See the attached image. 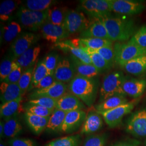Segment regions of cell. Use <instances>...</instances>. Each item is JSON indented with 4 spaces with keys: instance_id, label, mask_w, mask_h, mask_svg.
Instances as JSON below:
<instances>
[{
    "instance_id": "obj_1",
    "label": "cell",
    "mask_w": 146,
    "mask_h": 146,
    "mask_svg": "<svg viewBox=\"0 0 146 146\" xmlns=\"http://www.w3.org/2000/svg\"><path fill=\"white\" fill-rule=\"evenodd\" d=\"M104 24L111 41L123 42L128 40L136 33L135 23L131 19L110 16L100 18Z\"/></svg>"
},
{
    "instance_id": "obj_2",
    "label": "cell",
    "mask_w": 146,
    "mask_h": 146,
    "mask_svg": "<svg viewBox=\"0 0 146 146\" xmlns=\"http://www.w3.org/2000/svg\"><path fill=\"white\" fill-rule=\"evenodd\" d=\"M68 89L86 106L92 107L96 98L98 85L94 78L76 75L69 82Z\"/></svg>"
},
{
    "instance_id": "obj_3",
    "label": "cell",
    "mask_w": 146,
    "mask_h": 146,
    "mask_svg": "<svg viewBox=\"0 0 146 146\" xmlns=\"http://www.w3.org/2000/svg\"><path fill=\"white\" fill-rule=\"evenodd\" d=\"M125 77L120 71L111 72L104 76L100 91V103L115 95L126 96L122 89Z\"/></svg>"
},
{
    "instance_id": "obj_4",
    "label": "cell",
    "mask_w": 146,
    "mask_h": 146,
    "mask_svg": "<svg viewBox=\"0 0 146 146\" xmlns=\"http://www.w3.org/2000/svg\"><path fill=\"white\" fill-rule=\"evenodd\" d=\"M16 17L22 28L29 31H37L41 29L46 22L48 11H31L22 5L17 10Z\"/></svg>"
},
{
    "instance_id": "obj_5",
    "label": "cell",
    "mask_w": 146,
    "mask_h": 146,
    "mask_svg": "<svg viewBox=\"0 0 146 146\" xmlns=\"http://www.w3.org/2000/svg\"><path fill=\"white\" fill-rule=\"evenodd\" d=\"M114 49L115 63L121 67L131 60L146 54V49L139 46L131 40L126 43L116 42Z\"/></svg>"
},
{
    "instance_id": "obj_6",
    "label": "cell",
    "mask_w": 146,
    "mask_h": 146,
    "mask_svg": "<svg viewBox=\"0 0 146 146\" xmlns=\"http://www.w3.org/2000/svg\"><path fill=\"white\" fill-rule=\"evenodd\" d=\"M90 21L80 11L68 10L62 26L69 35L80 33L88 29Z\"/></svg>"
},
{
    "instance_id": "obj_7",
    "label": "cell",
    "mask_w": 146,
    "mask_h": 146,
    "mask_svg": "<svg viewBox=\"0 0 146 146\" xmlns=\"http://www.w3.org/2000/svg\"><path fill=\"white\" fill-rule=\"evenodd\" d=\"M79 8L92 17L108 16L112 11L111 0H82Z\"/></svg>"
},
{
    "instance_id": "obj_8",
    "label": "cell",
    "mask_w": 146,
    "mask_h": 146,
    "mask_svg": "<svg viewBox=\"0 0 146 146\" xmlns=\"http://www.w3.org/2000/svg\"><path fill=\"white\" fill-rule=\"evenodd\" d=\"M40 35L31 32H23L12 42L11 55L15 60L20 57L36 43Z\"/></svg>"
},
{
    "instance_id": "obj_9",
    "label": "cell",
    "mask_w": 146,
    "mask_h": 146,
    "mask_svg": "<svg viewBox=\"0 0 146 146\" xmlns=\"http://www.w3.org/2000/svg\"><path fill=\"white\" fill-rule=\"evenodd\" d=\"M135 102H127L115 108L113 110L100 113L102 116L107 125L110 128H115L119 125L123 117L131 113L135 106Z\"/></svg>"
},
{
    "instance_id": "obj_10",
    "label": "cell",
    "mask_w": 146,
    "mask_h": 146,
    "mask_svg": "<svg viewBox=\"0 0 146 146\" xmlns=\"http://www.w3.org/2000/svg\"><path fill=\"white\" fill-rule=\"evenodd\" d=\"M126 131L136 137L146 136V108L133 113L128 119Z\"/></svg>"
},
{
    "instance_id": "obj_11",
    "label": "cell",
    "mask_w": 146,
    "mask_h": 146,
    "mask_svg": "<svg viewBox=\"0 0 146 146\" xmlns=\"http://www.w3.org/2000/svg\"><path fill=\"white\" fill-rule=\"evenodd\" d=\"M111 5L112 11L127 15L140 14L145 8L141 2L129 0H111Z\"/></svg>"
},
{
    "instance_id": "obj_12",
    "label": "cell",
    "mask_w": 146,
    "mask_h": 146,
    "mask_svg": "<svg viewBox=\"0 0 146 146\" xmlns=\"http://www.w3.org/2000/svg\"><path fill=\"white\" fill-rule=\"evenodd\" d=\"M53 75L56 81L64 84L70 82L76 75L70 59L60 58Z\"/></svg>"
},
{
    "instance_id": "obj_13",
    "label": "cell",
    "mask_w": 146,
    "mask_h": 146,
    "mask_svg": "<svg viewBox=\"0 0 146 146\" xmlns=\"http://www.w3.org/2000/svg\"><path fill=\"white\" fill-rule=\"evenodd\" d=\"M67 86L66 84L56 81L51 86L47 88L34 90L30 94L29 98L30 100H32L41 97H47L58 100L67 93Z\"/></svg>"
},
{
    "instance_id": "obj_14",
    "label": "cell",
    "mask_w": 146,
    "mask_h": 146,
    "mask_svg": "<svg viewBox=\"0 0 146 146\" xmlns=\"http://www.w3.org/2000/svg\"><path fill=\"white\" fill-rule=\"evenodd\" d=\"M55 46L63 51L70 52L71 55L77 58L84 63L92 64L88 54L80 46V43H76L73 40H67L56 43Z\"/></svg>"
},
{
    "instance_id": "obj_15",
    "label": "cell",
    "mask_w": 146,
    "mask_h": 146,
    "mask_svg": "<svg viewBox=\"0 0 146 146\" xmlns=\"http://www.w3.org/2000/svg\"><path fill=\"white\" fill-rule=\"evenodd\" d=\"M87 116L86 111L83 110L68 112L66 115L60 132L70 133L77 130L81 125H83Z\"/></svg>"
},
{
    "instance_id": "obj_16",
    "label": "cell",
    "mask_w": 146,
    "mask_h": 146,
    "mask_svg": "<svg viewBox=\"0 0 146 146\" xmlns=\"http://www.w3.org/2000/svg\"><path fill=\"white\" fill-rule=\"evenodd\" d=\"M41 31L42 37L52 43L61 42L69 36L63 27L55 25L47 21L41 28Z\"/></svg>"
},
{
    "instance_id": "obj_17",
    "label": "cell",
    "mask_w": 146,
    "mask_h": 146,
    "mask_svg": "<svg viewBox=\"0 0 146 146\" xmlns=\"http://www.w3.org/2000/svg\"><path fill=\"white\" fill-rule=\"evenodd\" d=\"M87 29L80 34V38H99L109 39V36L103 22L100 18L92 17Z\"/></svg>"
},
{
    "instance_id": "obj_18",
    "label": "cell",
    "mask_w": 146,
    "mask_h": 146,
    "mask_svg": "<svg viewBox=\"0 0 146 146\" xmlns=\"http://www.w3.org/2000/svg\"><path fill=\"white\" fill-rule=\"evenodd\" d=\"M146 89V79L129 78L125 76L122 89L126 95L134 99L141 96Z\"/></svg>"
},
{
    "instance_id": "obj_19",
    "label": "cell",
    "mask_w": 146,
    "mask_h": 146,
    "mask_svg": "<svg viewBox=\"0 0 146 146\" xmlns=\"http://www.w3.org/2000/svg\"><path fill=\"white\" fill-rule=\"evenodd\" d=\"M84 108V103L72 93H66L58 100L56 106V109L61 110L66 113L83 110Z\"/></svg>"
},
{
    "instance_id": "obj_20",
    "label": "cell",
    "mask_w": 146,
    "mask_h": 146,
    "mask_svg": "<svg viewBox=\"0 0 146 146\" xmlns=\"http://www.w3.org/2000/svg\"><path fill=\"white\" fill-rule=\"evenodd\" d=\"M103 125V120L96 110L91 111L87 116L82 127L81 134L90 135L100 131Z\"/></svg>"
},
{
    "instance_id": "obj_21",
    "label": "cell",
    "mask_w": 146,
    "mask_h": 146,
    "mask_svg": "<svg viewBox=\"0 0 146 146\" xmlns=\"http://www.w3.org/2000/svg\"><path fill=\"white\" fill-rule=\"evenodd\" d=\"M0 99L2 104L22 98L23 94L17 84H8L2 82L0 86Z\"/></svg>"
},
{
    "instance_id": "obj_22",
    "label": "cell",
    "mask_w": 146,
    "mask_h": 146,
    "mask_svg": "<svg viewBox=\"0 0 146 146\" xmlns=\"http://www.w3.org/2000/svg\"><path fill=\"white\" fill-rule=\"evenodd\" d=\"M40 52L41 47L39 45L33 46L16 59V62L22 68L23 72L27 69L34 67Z\"/></svg>"
},
{
    "instance_id": "obj_23",
    "label": "cell",
    "mask_w": 146,
    "mask_h": 146,
    "mask_svg": "<svg viewBox=\"0 0 146 146\" xmlns=\"http://www.w3.org/2000/svg\"><path fill=\"white\" fill-rule=\"evenodd\" d=\"M70 60L75 68L76 75L93 78L100 74L99 72L93 64H89L82 62L72 55L70 56Z\"/></svg>"
},
{
    "instance_id": "obj_24",
    "label": "cell",
    "mask_w": 146,
    "mask_h": 146,
    "mask_svg": "<svg viewBox=\"0 0 146 146\" xmlns=\"http://www.w3.org/2000/svg\"><path fill=\"white\" fill-rule=\"evenodd\" d=\"M25 119L33 133L35 135H39L43 131L46 130L49 117H41L26 112Z\"/></svg>"
},
{
    "instance_id": "obj_25",
    "label": "cell",
    "mask_w": 146,
    "mask_h": 146,
    "mask_svg": "<svg viewBox=\"0 0 146 146\" xmlns=\"http://www.w3.org/2000/svg\"><path fill=\"white\" fill-rule=\"evenodd\" d=\"M122 67L127 73L134 75H139L146 73V54L125 63Z\"/></svg>"
},
{
    "instance_id": "obj_26",
    "label": "cell",
    "mask_w": 146,
    "mask_h": 146,
    "mask_svg": "<svg viewBox=\"0 0 146 146\" xmlns=\"http://www.w3.org/2000/svg\"><path fill=\"white\" fill-rule=\"evenodd\" d=\"M21 25L15 21L10 20L2 28V40L5 43L13 42L22 33Z\"/></svg>"
},
{
    "instance_id": "obj_27",
    "label": "cell",
    "mask_w": 146,
    "mask_h": 146,
    "mask_svg": "<svg viewBox=\"0 0 146 146\" xmlns=\"http://www.w3.org/2000/svg\"><path fill=\"white\" fill-rule=\"evenodd\" d=\"M128 102L125 96L122 95H115L105 100L104 101L96 105L95 110L98 113H102L115 108Z\"/></svg>"
},
{
    "instance_id": "obj_28",
    "label": "cell",
    "mask_w": 146,
    "mask_h": 146,
    "mask_svg": "<svg viewBox=\"0 0 146 146\" xmlns=\"http://www.w3.org/2000/svg\"><path fill=\"white\" fill-rule=\"evenodd\" d=\"M22 99V98H20L18 99L1 104V117L5 121L17 115L21 107Z\"/></svg>"
},
{
    "instance_id": "obj_29",
    "label": "cell",
    "mask_w": 146,
    "mask_h": 146,
    "mask_svg": "<svg viewBox=\"0 0 146 146\" xmlns=\"http://www.w3.org/2000/svg\"><path fill=\"white\" fill-rule=\"evenodd\" d=\"M4 122L3 137L13 139L21 133L22 126L17 115L4 121Z\"/></svg>"
},
{
    "instance_id": "obj_30",
    "label": "cell",
    "mask_w": 146,
    "mask_h": 146,
    "mask_svg": "<svg viewBox=\"0 0 146 146\" xmlns=\"http://www.w3.org/2000/svg\"><path fill=\"white\" fill-rule=\"evenodd\" d=\"M67 113L61 110H54L49 117L46 130L49 132L60 131Z\"/></svg>"
},
{
    "instance_id": "obj_31",
    "label": "cell",
    "mask_w": 146,
    "mask_h": 146,
    "mask_svg": "<svg viewBox=\"0 0 146 146\" xmlns=\"http://www.w3.org/2000/svg\"><path fill=\"white\" fill-rule=\"evenodd\" d=\"M68 11V8L66 7H53L48 10L47 22L62 26Z\"/></svg>"
},
{
    "instance_id": "obj_32",
    "label": "cell",
    "mask_w": 146,
    "mask_h": 146,
    "mask_svg": "<svg viewBox=\"0 0 146 146\" xmlns=\"http://www.w3.org/2000/svg\"><path fill=\"white\" fill-rule=\"evenodd\" d=\"M56 1L52 0H27L25 1L23 7L31 11H44L51 8Z\"/></svg>"
},
{
    "instance_id": "obj_33",
    "label": "cell",
    "mask_w": 146,
    "mask_h": 146,
    "mask_svg": "<svg viewBox=\"0 0 146 146\" xmlns=\"http://www.w3.org/2000/svg\"><path fill=\"white\" fill-rule=\"evenodd\" d=\"M21 1L5 0L3 1L0 5V19L3 22L10 21L11 16L15 11Z\"/></svg>"
},
{
    "instance_id": "obj_34",
    "label": "cell",
    "mask_w": 146,
    "mask_h": 146,
    "mask_svg": "<svg viewBox=\"0 0 146 146\" xmlns=\"http://www.w3.org/2000/svg\"><path fill=\"white\" fill-rule=\"evenodd\" d=\"M80 41L84 48L96 50L104 47L113 46V41L109 39L99 38H79Z\"/></svg>"
},
{
    "instance_id": "obj_35",
    "label": "cell",
    "mask_w": 146,
    "mask_h": 146,
    "mask_svg": "<svg viewBox=\"0 0 146 146\" xmlns=\"http://www.w3.org/2000/svg\"><path fill=\"white\" fill-rule=\"evenodd\" d=\"M83 49L88 54L91 58L92 64L97 69L100 73L109 70L112 67L99 53L87 48H84Z\"/></svg>"
},
{
    "instance_id": "obj_36",
    "label": "cell",
    "mask_w": 146,
    "mask_h": 146,
    "mask_svg": "<svg viewBox=\"0 0 146 146\" xmlns=\"http://www.w3.org/2000/svg\"><path fill=\"white\" fill-rule=\"evenodd\" d=\"M81 142L80 135L68 136L49 142L46 146H79Z\"/></svg>"
},
{
    "instance_id": "obj_37",
    "label": "cell",
    "mask_w": 146,
    "mask_h": 146,
    "mask_svg": "<svg viewBox=\"0 0 146 146\" xmlns=\"http://www.w3.org/2000/svg\"><path fill=\"white\" fill-rule=\"evenodd\" d=\"M49 74L43 60L38 62L36 67L35 68L31 84L28 91L34 89L37 84L42 79L46 77Z\"/></svg>"
},
{
    "instance_id": "obj_38",
    "label": "cell",
    "mask_w": 146,
    "mask_h": 146,
    "mask_svg": "<svg viewBox=\"0 0 146 146\" xmlns=\"http://www.w3.org/2000/svg\"><path fill=\"white\" fill-rule=\"evenodd\" d=\"M25 110L27 113L44 117H50L54 110L48 109L38 105L30 104L29 103H27L26 105L25 106Z\"/></svg>"
},
{
    "instance_id": "obj_39",
    "label": "cell",
    "mask_w": 146,
    "mask_h": 146,
    "mask_svg": "<svg viewBox=\"0 0 146 146\" xmlns=\"http://www.w3.org/2000/svg\"><path fill=\"white\" fill-rule=\"evenodd\" d=\"M34 69L35 67H33L23 72L17 84L21 89L23 95L28 90V89L31 86Z\"/></svg>"
},
{
    "instance_id": "obj_40",
    "label": "cell",
    "mask_w": 146,
    "mask_h": 146,
    "mask_svg": "<svg viewBox=\"0 0 146 146\" xmlns=\"http://www.w3.org/2000/svg\"><path fill=\"white\" fill-rule=\"evenodd\" d=\"M15 60L11 56H6L3 59L0 65V81L2 83L5 81L13 70V61Z\"/></svg>"
},
{
    "instance_id": "obj_41",
    "label": "cell",
    "mask_w": 146,
    "mask_h": 146,
    "mask_svg": "<svg viewBox=\"0 0 146 146\" xmlns=\"http://www.w3.org/2000/svg\"><path fill=\"white\" fill-rule=\"evenodd\" d=\"M59 55L57 53L52 52L48 55L43 60L47 68L49 75H54L59 60Z\"/></svg>"
},
{
    "instance_id": "obj_42",
    "label": "cell",
    "mask_w": 146,
    "mask_h": 146,
    "mask_svg": "<svg viewBox=\"0 0 146 146\" xmlns=\"http://www.w3.org/2000/svg\"><path fill=\"white\" fill-rule=\"evenodd\" d=\"M56 100L47 97H41L34 99L30 100L28 102V103L30 104L38 105L52 110H55L56 109Z\"/></svg>"
},
{
    "instance_id": "obj_43",
    "label": "cell",
    "mask_w": 146,
    "mask_h": 146,
    "mask_svg": "<svg viewBox=\"0 0 146 146\" xmlns=\"http://www.w3.org/2000/svg\"><path fill=\"white\" fill-rule=\"evenodd\" d=\"M106 140L105 134L90 135L86 139L83 146H105Z\"/></svg>"
},
{
    "instance_id": "obj_44",
    "label": "cell",
    "mask_w": 146,
    "mask_h": 146,
    "mask_svg": "<svg viewBox=\"0 0 146 146\" xmlns=\"http://www.w3.org/2000/svg\"><path fill=\"white\" fill-rule=\"evenodd\" d=\"M94 51L99 53L110 66H113L115 63V52L113 46L104 47Z\"/></svg>"
},
{
    "instance_id": "obj_45",
    "label": "cell",
    "mask_w": 146,
    "mask_h": 146,
    "mask_svg": "<svg viewBox=\"0 0 146 146\" xmlns=\"http://www.w3.org/2000/svg\"><path fill=\"white\" fill-rule=\"evenodd\" d=\"M131 40L139 46L146 49V26L140 28Z\"/></svg>"
},
{
    "instance_id": "obj_46",
    "label": "cell",
    "mask_w": 146,
    "mask_h": 146,
    "mask_svg": "<svg viewBox=\"0 0 146 146\" xmlns=\"http://www.w3.org/2000/svg\"><path fill=\"white\" fill-rule=\"evenodd\" d=\"M22 73V69L19 66L18 67L12 70L9 76L5 78L3 82L8 84H18Z\"/></svg>"
},
{
    "instance_id": "obj_47",
    "label": "cell",
    "mask_w": 146,
    "mask_h": 146,
    "mask_svg": "<svg viewBox=\"0 0 146 146\" xmlns=\"http://www.w3.org/2000/svg\"><path fill=\"white\" fill-rule=\"evenodd\" d=\"M9 146H36L35 142L25 138H17L11 139L8 141Z\"/></svg>"
},
{
    "instance_id": "obj_48",
    "label": "cell",
    "mask_w": 146,
    "mask_h": 146,
    "mask_svg": "<svg viewBox=\"0 0 146 146\" xmlns=\"http://www.w3.org/2000/svg\"><path fill=\"white\" fill-rule=\"evenodd\" d=\"M56 81L53 75H48L37 84L34 90H40L47 88L51 86Z\"/></svg>"
},
{
    "instance_id": "obj_49",
    "label": "cell",
    "mask_w": 146,
    "mask_h": 146,
    "mask_svg": "<svg viewBox=\"0 0 146 146\" xmlns=\"http://www.w3.org/2000/svg\"><path fill=\"white\" fill-rule=\"evenodd\" d=\"M139 142L136 140H127L116 143L113 146H139Z\"/></svg>"
},
{
    "instance_id": "obj_50",
    "label": "cell",
    "mask_w": 146,
    "mask_h": 146,
    "mask_svg": "<svg viewBox=\"0 0 146 146\" xmlns=\"http://www.w3.org/2000/svg\"><path fill=\"white\" fill-rule=\"evenodd\" d=\"M4 121H1L0 122V136L1 138L3 137V133H4Z\"/></svg>"
},
{
    "instance_id": "obj_51",
    "label": "cell",
    "mask_w": 146,
    "mask_h": 146,
    "mask_svg": "<svg viewBox=\"0 0 146 146\" xmlns=\"http://www.w3.org/2000/svg\"><path fill=\"white\" fill-rule=\"evenodd\" d=\"M0 146H7L5 144V143L2 141H1V143H0Z\"/></svg>"
},
{
    "instance_id": "obj_52",
    "label": "cell",
    "mask_w": 146,
    "mask_h": 146,
    "mask_svg": "<svg viewBox=\"0 0 146 146\" xmlns=\"http://www.w3.org/2000/svg\"><path fill=\"white\" fill-rule=\"evenodd\" d=\"M145 146H146V142H145Z\"/></svg>"
}]
</instances>
